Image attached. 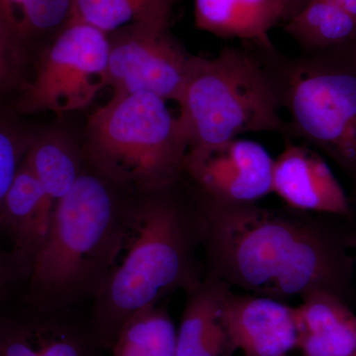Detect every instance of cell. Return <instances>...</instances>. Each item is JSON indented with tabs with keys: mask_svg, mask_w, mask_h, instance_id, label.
Wrapping results in <instances>:
<instances>
[{
	"mask_svg": "<svg viewBox=\"0 0 356 356\" xmlns=\"http://www.w3.org/2000/svg\"><path fill=\"white\" fill-rule=\"evenodd\" d=\"M187 184L206 222L204 276L283 302L323 291L350 303L353 236L341 217L216 202Z\"/></svg>",
	"mask_w": 356,
	"mask_h": 356,
	"instance_id": "obj_1",
	"label": "cell"
},
{
	"mask_svg": "<svg viewBox=\"0 0 356 356\" xmlns=\"http://www.w3.org/2000/svg\"><path fill=\"white\" fill-rule=\"evenodd\" d=\"M205 238L202 211L184 175L165 188L132 193L120 250L89 305L105 350L137 314L200 284Z\"/></svg>",
	"mask_w": 356,
	"mask_h": 356,
	"instance_id": "obj_2",
	"label": "cell"
},
{
	"mask_svg": "<svg viewBox=\"0 0 356 356\" xmlns=\"http://www.w3.org/2000/svg\"><path fill=\"white\" fill-rule=\"evenodd\" d=\"M131 195L86 163L56 203L21 298L49 308L90 305L120 250Z\"/></svg>",
	"mask_w": 356,
	"mask_h": 356,
	"instance_id": "obj_3",
	"label": "cell"
},
{
	"mask_svg": "<svg viewBox=\"0 0 356 356\" xmlns=\"http://www.w3.org/2000/svg\"><path fill=\"white\" fill-rule=\"evenodd\" d=\"M286 60L273 44L252 42L226 47L214 58L192 55L177 102L189 149L248 133L290 140L282 117Z\"/></svg>",
	"mask_w": 356,
	"mask_h": 356,
	"instance_id": "obj_4",
	"label": "cell"
},
{
	"mask_svg": "<svg viewBox=\"0 0 356 356\" xmlns=\"http://www.w3.org/2000/svg\"><path fill=\"white\" fill-rule=\"evenodd\" d=\"M166 102L147 92L112 96L86 123V163L131 193L177 184L189 140Z\"/></svg>",
	"mask_w": 356,
	"mask_h": 356,
	"instance_id": "obj_5",
	"label": "cell"
},
{
	"mask_svg": "<svg viewBox=\"0 0 356 356\" xmlns=\"http://www.w3.org/2000/svg\"><path fill=\"white\" fill-rule=\"evenodd\" d=\"M290 140H303L356 177V44L287 57Z\"/></svg>",
	"mask_w": 356,
	"mask_h": 356,
	"instance_id": "obj_6",
	"label": "cell"
},
{
	"mask_svg": "<svg viewBox=\"0 0 356 356\" xmlns=\"http://www.w3.org/2000/svg\"><path fill=\"white\" fill-rule=\"evenodd\" d=\"M108 53L106 33L72 18L33 56L29 76L13 99L16 111L29 118L62 116L88 106L108 86Z\"/></svg>",
	"mask_w": 356,
	"mask_h": 356,
	"instance_id": "obj_7",
	"label": "cell"
},
{
	"mask_svg": "<svg viewBox=\"0 0 356 356\" xmlns=\"http://www.w3.org/2000/svg\"><path fill=\"white\" fill-rule=\"evenodd\" d=\"M172 14L149 16L107 34L113 96L147 92L177 103L192 55L170 31Z\"/></svg>",
	"mask_w": 356,
	"mask_h": 356,
	"instance_id": "obj_8",
	"label": "cell"
},
{
	"mask_svg": "<svg viewBox=\"0 0 356 356\" xmlns=\"http://www.w3.org/2000/svg\"><path fill=\"white\" fill-rule=\"evenodd\" d=\"M84 306L49 308L18 298L0 309V356H103Z\"/></svg>",
	"mask_w": 356,
	"mask_h": 356,
	"instance_id": "obj_9",
	"label": "cell"
},
{
	"mask_svg": "<svg viewBox=\"0 0 356 356\" xmlns=\"http://www.w3.org/2000/svg\"><path fill=\"white\" fill-rule=\"evenodd\" d=\"M274 159L254 140L236 139L188 149L184 177L205 197L226 204L257 203L273 193Z\"/></svg>",
	"mask_w": 356,
	"mask_h": 356,
	"instance_id": "obj_10",
	"label": "cell"
},
{
	"mask_svg": "<svg viewBox=\"0 0 356 356\" xmlns=\"http://www.w3.org/2000/svg\"><path fill=\"white\" fill-rule=\"evenodd\" d=\"M285 142L274 159L273 192L293 209L350 219L348 196L322 156L306 144Z\"/></svg>",
	"mask_w": 356,
	"mask_h": 356,
	"instance_id": "obj_11",
	"label": "cell"
},
{
	"mask_svg": "<svg viewBox=\"0 0 356 356\" xmlns=\"http://www.w3.org/2000/svg\"><path fill=\"white\" fill-rule=\"evenodd\" d=\"M224 320L234 346L243 356H287L297 348L295 307L285 302L232 290Z\"/></svg>",
	"mask_w": 356,
	"mask_h": 356,
	"instance_id": "obj_12",
	"label": "cell"
},
{
	"mask_svg": "<svg viewBox=\"0 0 356 356\" xmlns=\"http://www.w3.org/2000/svg\"><path fill=\"white\" fill-rule=\"evenodd\" d=\"M232 288L224 281L204 276L198 286L185 293L186 301L177 330V356H232L236 350L224 312Z\"/></svg>",
	"mask_w": 356,
	"mask_h": 356,
	"instance_id": "obj_13",
	"label": "cell"
},
{
	"mask_svg": "<svg viewBox=\"0 0 356 356\" xmlns=\"http://www.w3.org/2000/svg\"><path fill=\"white\" fill-rule=\"evenodd\" d=\"M54 208L25 158L4 198L0 236L30 266L43 245Z\"/></svg>",
	"mask_w": 356,
	"mask_h": 356,
	"instance_id": "obj_14",
	"label": "cell"
},
{
	"mask_svg": "<svg viewBox=\"0 0 356 356\" xmlns=\"http://www.w3.org/2000/svg\"><path fill=\"white\" fill-rule=\"evenodd\" d=\"M295 307L297 348L303 356H356V315L327 292L302 297Z\"/></svg>",
	"mask_w": 356,
	"mask_h": 356,
	"instance_id": "obj_15",
	"label": "cell"
},
{
	"mask_svg": "<svg viewBox=\"0 0 356 356\" xmlns=\"http://www.w3.org/2000/svg\"><path fill=\"white\" fill-rule=\"evenodd\" d=\"M196 28L219 38L273 44L269 33L286 22L283 0H193Z\"/></svg>",
	"mask_w": 356,
	"mask_h": 356,
	"instance_id": "obj_16",
	"label": "cell"
},
{
	"mask_svg": "<svg viewBox=\"0 0 356 356\" xmlns=\"http://www.w3.org/2000/svg\"><path fill=\"white\" fill-rule=\"evenodd\" d=\"M26 158L54 207L86 165L81 137L63 125L40 127Z\"/></svg>",
	"mask_w": 356,
	"mask_h": 356,
	"instance_id": "obj_17",
	"label": "cell"
},
{
	"mask_svg": "<svg viewBox=\"0 0 356 356\" xmlns=\"http://www.w3.org/2000/svg\"><path fill=\"white\" fill-rule=\"evenodd\" d=\"M285 31L301 54L324 53L356 44V20L334 0H309L287 21Z\"/></svg>",
	"mask_w": 356,
	"mask_h": 356,
	"instance_id": "obj_18",
	"label": "cell"
},
{
	"mask_svg": "<svg viewBox=\"0 0 356 356\" xmlns=\"http://www.w3.org/2000/svg\"><path fill=\"white\" fill-rule=\"evenodd\" d=\"M74 0H0V15L32 57L69 24Z\"/></svg>",
	"mask_w": 356,
	"mask_h": 356,
	"instance_id": "obj_19",
	"label": "cell"
},
{
	"mask_svg": "<svg viewBox=\"0 0 356 356\" xmlns=\"http://www.w3.org/2000/svg\"><path fill=\"white\" fill-rule=\"evenodd\" d=\"M177 331L163 301L129 321L111 346V356H177Z\"/></svg>",
	"mask_w": 356,
	"mask_h": 356,
	"instance_id": "obj_20",
	"label": "cell"
},
{
	"mask_svg": "<svg viewBox=\"0 0 356 356\" xmlns=\"http://www.w3.org/2000/svg\"><path fill=\"white\" fill-rule=\"evenodd\" d=\"M178 0H74L72 18L109 33L149 16L172 13Z\"/></svg>",
	"mask_w": 356,
	"mask_h": 356,
	"instance_id": "obj_21",
	"label": "cell"
},
{
	"mask_svg": "<svg viewBox=\"0 0 356 356\" xmlns=\"http://www.w3.org/2000/svg\"><path fill=\"white\" fill-rule=\"evenodd\" d=\"M40 130L16 111L13 100L0 99V214L9 187Z\"/></svg>",
	"mask_w": 356,
	"mask_h": 356,
	"instance_id": "obj_22",
	"label": "cell"
},
{
	"mask_svg": "<svg viewBox=\"0 0 356 356\" xmlns=\"http://www.w3.org/2000/svg\"><path fill=\"white\" fill-rule=\"evenodd\" d=\"M31 57L0 15V99L13 100L29 76Z\"/></svg>",
	"mask_w": 356,
	"mask_h": 356,
	"instance_id": "obj_23",
	"label": "cell"
},
{
	"mask_svg": "<svg viewBox=\"0 0 356 356\" xmlns=\"http://www.w3.org/2000/svg\"><path fill=\"white\" fill-rule=\"evenodd\" d=\"M31 266L11 248L0 245V309L20 298L29 281Z\"/></svg>",
	"mask_w": 356,
	"mask_h": 356,
	"instance_id": "obj_24",
	"label": "cell"
},
{
	"mask_svg": "<svg viewBox=\"0 0 356 356\" xmlns=\"http://www.w3.org/2000/svg\"><path fill=\"white\" fill-rule=\"evenodd\" d=\"M285 8H286L287 20L292 18L295 14L299 13L304 6L308 3L309 0H283Z\"/></svg>",
	"mask_w": 356,
	"mask_h": 356,
	"instance_id": "obj_25",
	"label": "cell"
},
{
	"mask_svg": "<svg viewBox=\"0 0 356 356\" xmlns=\"http://www.w3.org/2000/svg\"><path fill=\"white\" fill-rule=\"evenodd\" d=\"M356 20V0H334Z\"/></svg>",
	"mask_w": 356,
	"mask_h": 356,
	"instance_id": "obj_26",
	"label": "cell"
},
{
	"mask_svg": "<svg viewBox=\"0 0 356 356\" xmlns=\"http://www.w3.org/2000/svg\"><path fill=\"white\" fill-rule=\"evenodd\" d=\"M288 356V355H287Z\"/></svg>",
	"mask_w": 356,
	"mask_h": 356,
	"instance_id": "obj_27",
	"label": "cell"
}]
</instances>
